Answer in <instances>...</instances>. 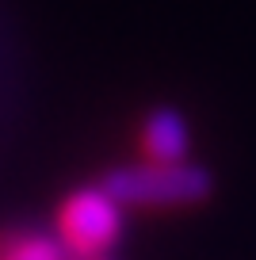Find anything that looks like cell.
<instances>
[{"instance_id": "cell-1", "label": "cell", "mask_w": 256, "mask_h": 260, "mask_svg": "<svg viewBox=\"0 0 256 260\" xmlns=\"http://www.w3.org/2000/svg\"><path fill=\"white\" fill-rule=\"evenodd\" d=\"M104 191L119 207H195L214 191V176L191 161L176 165L145 161L107 172Z\"/></svg>"}, {"instance_id": "cell-2", "label": "cell", "mask_w": 256, "mask_h": 260, "mask_svg": "<svg viewBox=\"0 0 256 260\" xmlns=\"http://www.w3.org/2000/svg\"><path fill=\"white\" fill-rule=\"evenodd\" d=\"M57 230V237L77 260H100L122 234V207L104 187H80L65 199Z\"/></svg>"}, {"instance_id": "cell-3", "label": "cell", "mask_w": 256, "mask_h": 260, "mask_svg": "<svg viewBox=\"0 0 256 260\" xmlns=\"http://www.w3.org/2000/svg\"><path fill=\"white\" fill-rule=\"evenodd\" d=\"M142 149H145V157L157 161V165L187 161L191 134H187L184 115H180L176 107H157V111L142 122Z\"/></svg>"}, {"instance_id": "cell-4", "label": "cell", "mask_w": 256, "mask_h": 260, "mask_svg": "<svg viewBox=\"0 0 256 260\" xmlns=\"http://www.w3.org/2000/svg\"><path fill=\"white\" fill-rule=\"evenodd\" d=\"M0 260H77L61 237L46 234H12L0 237Z\"/></svg>"}, {"instance_id": "cell-5", "label": "cell", "mask_w": 256, "mask_h": 260, "mask_svg": "<svg viewBox=\"0 0 256 260\" xmlns=\"http://www.w3.org/2000/svg\"><path fill=\"white\" fill-rule=\"evenodd\" d=\"M100 260H104V256H100Z\"/></svg>"}]
</instances>
